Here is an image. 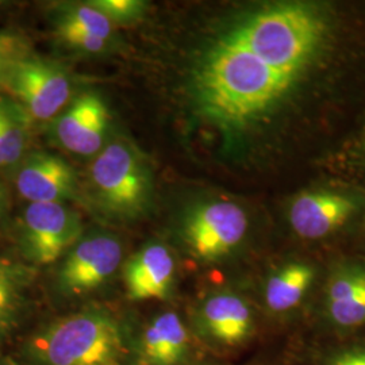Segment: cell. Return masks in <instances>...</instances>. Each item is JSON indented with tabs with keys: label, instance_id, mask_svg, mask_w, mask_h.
<instances>
[{
	"label": "cell",
	"instance_id": "16",
	"mask_svg": "<svg viewBox=\"0 0 365 365\" xmlns=\"http://www.w3.org/2000/svg\"><path fill=\"white\" fill-rule=\"evenodd\" d=\"M313 269L306 264H289L269 279L265 299L274 312H287L299 303L313 282Z\"/></svg>",
	"mask_w": 365,
	"mask_h": 365
},
{
	"label": "cell",
	"instance_id": "1",
	"mask_svg": "<svg viewBox=\"0 0 365 365\" xmlns=\"http://www.w3.org/2000/svg\"><path fill=\"white\" fill-rule=\"evenodd\" d=\"M295 78L223 37L197 68L196 99L212 119L244 125L279 103Z\"/></svg>",
	"mask_w": 365,
	"mask_h": 365
},
{
	"label": "cell",
	"instance_id": "15",
	"mask_svg": "<svg viewBox=\"0 0 365 365\" xmlns=\"http://www.w3.org/2000/svg\"><path fill=\"white\" fill-rule=\"evenodd\" d=\"M145 356L157 365L175 364L185 349L187 331L180 318L165 313L149 325L144 334Z\"/></svg>",
	"mask_w": 365,
	"mask_h": 365
},
{
	"label": "cell",
	"instance_id": "2",
	"mask_svg": "<svg viewBox=\"0 0 365 365\" xmlns=\"http://www.w3.org/2000/svg\"><path fill=\"white\" fill-rule=\"evenodd\" d=\"M325 24L303 3H282L250 15L225 38L279 71L299 75L321 45Z\"/></svg>",
	"mask_w": 365,
	"mask_h": 365
},
{
	"label": "cell",
	"instance_id": "17",
	"mask_svg": "<svg viewBox=\"0 0 365 365\" xmlns=\"http://www.w3.org/2000/svg\"><path fill=\"white\" fill-rule=\"evenodd\" d=\"M27 114L13 101H0V156L3 165L15 164L27 145Z\"/></svg>",
	"mask_w": 365,
	"mask_h": 365
},
{
	"label": "cell",
	"instance_id": "22",
	"mask_svg": "<svg viewBox=\"0 0 365 365\" xmlns=\"http://www.w3.org/2000/svg\"><path fill=\"white\" fill-rule=\"evenodd\" d=\"M18 39L11 36L0 34V81L6 76L9 68L19 58Z\"/></svg>",
	"mask_w": 365,
	"mask_h": 365
},
{
	"label": "cell",
	"instance_id": "5",
	"mask_svg": "<svg viewBox=\"0 0 365 365\" xmlns=\"http://www.w3.org/2000/svg\"><path fill=\"white\" fill-rule=\"evenodd\" d=\"M16 103L27 117L49 120L71 98V81L66 72L52 63L19 57L3 78Z\"/></svg>",
	"mask_w": 365,
	"mask_h": 365
},
{
	"label": "cell",
	"instance_id": "18",
	"mask_svg": "<svg viewBox=\"0 0 365 365\" xmlns=\"http://www.w3.org/2000/svg\"><path fill=\"white\" fill-rule=\"evenodd\" d=\"M57 27L84 31L106 41H108L113 36V22L92 4L69 6L61 14Z\"/></svg>",
	"mask_w": 365,
	"mask_h": 365
},
{
	"label": "cell",
	"instance_id": "13",
	"mask_svg": "<svg viewBox=\"0 0 365 365\" xmlns=\"http://www.w3.org/2000/svg\"><path fill=\"white\" fill-rule=\"evenodd\" d=\"M327 310L341 327L365 324V272L349 271L334 277L327 288Z\"/></svg>",
	"mask_w": 365,
	"mask_h": 365
},
{
	"label": "cell",
	"instance_id": "3",
	"mask_svg": "<svg viewBox=\"0 0 365 365\" xmlns=\"http://www.w3.org/2000/svg\"><path fill=\"white\" fill-rule=\"evenodd\" d=\"M46 365H118L123 345L117 322L102 313L66 317L34 341Z\"/></svg>",
	"mask_w": 365,
	"mask_h": 365
},
{
	"label": "cell",
	"instance_id": "10",
	"mask_svg": "<svg viewBox=\"0 0 365 365\" xmlns=\"http://www.w3.org/2000/svg\"><path fill=\"white\" fill-rule=\"evenodd\" d=\"M18 192L30 203H61L76 191V173L66 160L36 153L22 163L15 178Z\"/></svg>",
	"mask_w": 365,
	"mask_h": 365
},
{
	"label": "cell",
	"instance_id": "4",
	"mask_svg": "<svg viewBox=\"0 0 365 365\" xmlns=\"http://www.w3.org/2000/svg\"><path fill=\"white\" fill-rule=\"evenodd\" d=\"M90 179L99 205L114 215L135 217L150 200V170L144 156L125 141H113L98 153Z\"/></svg>",
	"mask_w": 365,
	"mask_h": 365
},
{
	"label": "cell",
	"instance_id": "8",
	"mask_svg": "<svg viewBox=\"0 0 365 365\" xmlns=\"http://www.w3.org/2000/svg\"><path fill=\"white\" fill-rule=\"evenodd\" d=\"M122 257L115 238L107 235L90 237L73 248L61 268V283L73 294L99 287L114 274Z\"/></svg>",
	"mask_w": 365,
	"mask_h": 365
},
{
	"label": "cell",
	"instance_id": "6",
	"mask_svg": "<svg viewBox=\"0 0 365 365\" xmlns=\"http://www.w3.org/2000/svg\"><path fill=\"white\" fill-rule=\"evenodd\" d=\"M248 217L242 207L227 200L207 202L190 211L184 221V238L197 257L215 260L242 241Z\"/></svg>",
	"mask_w": 365,
	"mask_h": 365
},
{
	"label": "cell",
	"instance_id": "20",
	"mask_svg": "<svg viewBox=\"0 0 365 365\" xmlns=\"http://www.w3.org/2000/svg\"><path fill=\"white\" fill-rule=\"evenodd\" d=\"M111 22H130L138 18L145 9L144 1L138 0H95L90 3Z\"/></svg>",
	"mask_w": 365,
	"mask_h": 365
},
{
	"label": "cell",
	"instance_id": "25",
	"mask_svg": "<svg viewBox=\"0 0 365 365\" xmlns=\"http://www.w3.org/2000/svg\"><path fill=\"white\" fill-rule=\"evenodd\" d=\"M3 165V160H1V156H0V167Z\"/></svg>",
	"mask_w": 365,
	"mask_h": 365
},
{
	"label": "cell",
	"instance_id": "21",
	"mask_svg": "<svg viewBox=\"0 0 365 365\" xmlns=\"http://www.w3.org/2000/svg\"><path fill=\"white\" fill-rule=\"evenodd\" d=\"M57 33L61 41H64L68 46L72 49H78L80 52L102 53L106 51L108 41L103 38H99L96 36H92L84 31H78L73 29H66V27H57Z\"/></svg>",
	"mask_w": 365,
	"mask_h": 365
},
{
	"label": "cell",
	"instance_id": "9",
	"mask_svg": "<svg viewBox=\"0 0 365 365\" xmlns=\"http://www.w3.org/2000/svg\"><path fill=\"white\" fill-rule=\"evenodd\" d=\"M108 129V111L101 96L80 95L57 120L56 135L69 152L81 156L102 150Z\"/></svg>",
	"mask_w": 365,
	"mask_h": 365
},
{
	"label": "cell",
	"instance_id": "23",
	"mask_svg": "<svg viewBox=\"0 0 365 365\" xmlns=\"http://www.w3.org/2000/svg\"><path fill=\"white\" fill-rule=\"evenodd\" d=\"M330 365H365V351L342 353Z\"/></svg>",
	"mask_w": 365,
	"mask_h": 365
},
{
	"label": "cell",
	"instance_id": "11",
	"mask_svg": "<svg viewBox=\"0 0 365 365\" xmlns=\"http://www.w3.org/2000/svg\"><path fill=\"white\" fill-rule=\"evenodd\" d=\"M356 205L348 196L327 191L304 192L289 209V222L295 233L306 240L331 235L349 220Z\"/></svg>",
	"mask_w": 365,
	"mask_h": 365
},
{
	"label": "cell",
	"instance_id": "19",
	"mask_svg": "<svg viewBox=\"0 0 365 365\" xmlns=\"http://www.w3.org/2000/svg\"><path fill=\"white\" fill-rule=\"evenodd\" d=\"M24 271L7 261H0V330L11 319L24 287Z\"/></svg>",
	"mask_w": 365,
	"mask_h": 365
},
{
	"label": "cell",
	"instance_id": "14",
	"mask_svg": "<svg viewBox=\"0 0 365 365\" xmlns=\"http://www.w3.org/2000/svg\"><path fill=\"white\" fill-rule=\"evenodd\" d=\"M203 318L211 334L226 344L242 341L250 329L248 306L241 298L230 294H221L207 300Z\"/></svg>",
	"mask_w": 365,
	"mask_h": 365
},
{
	"label": "cell",
	"instance_id": "12",
	"mask_svg": "<svg viewBox=\"0 0 365 365\" xmlns=\"http://www.w3.org/2000/svg\"><path fill=\"white\" fill-rule=\"evenodd\" d=\"M175 262L170 250L153 244L138 252L125 271V282L131 299H163L170 291Z\"/></svg>",
	"mask_w": 365,
	"mask_h": 365
},
{
	"label": "cell",
	"instance_id": "24",
	"mask_svg": "<svg viewBox=\"0 0 365 365\" xmlns=\"http://www.w3.org/2000/svg\"><path fill=\"white\" fill-rule=\"evenodd\" d=\"M1 203H3V191H1V187H0V211H1Z\"/></svg>",
	"mask_w": 365,
	"mask_h": 365
},
{
	"label": "cell",
	"instance_id": "7",
	"mask_svg": "<svg viewBox=\"0 0 365 365\" xmlns=\"http://www.w3.org/2000/svg\"><path fill=\"white\" fill-rule=\"evenodd\" d=\"M81 233L78 217L63 203H30L22 218V244L26 256L46 265L58 260Z\"/></svg>",
	"mask_w": 365,
	"mask_h": 365
}]
</instances>
